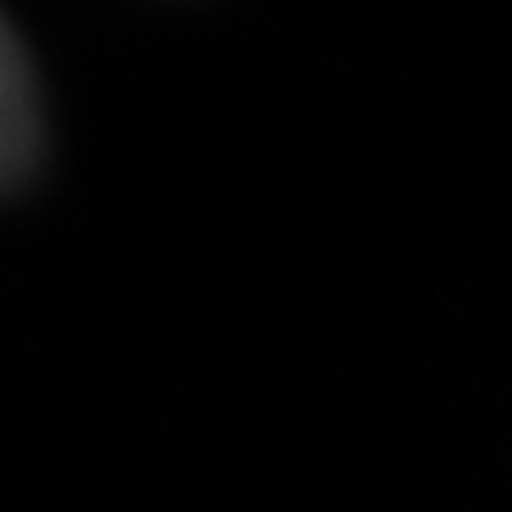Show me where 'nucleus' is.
<instances>
[{
    "instance_id": "nucleus-1",
    "label": "nucleus",
    "mask_w": 512,
    "mask_h": 512,
    "mask_svg": "<svg viewBox=\"0 0 512 512\" xmlns=\"http://www.w3.org/2000/svg\"><path fill=\"white\" fill-rule=\"evenodd\" d=\"M44 153V99L17 28L0 17V191L22 186Z\"/></svg>"
}]
</instances>
